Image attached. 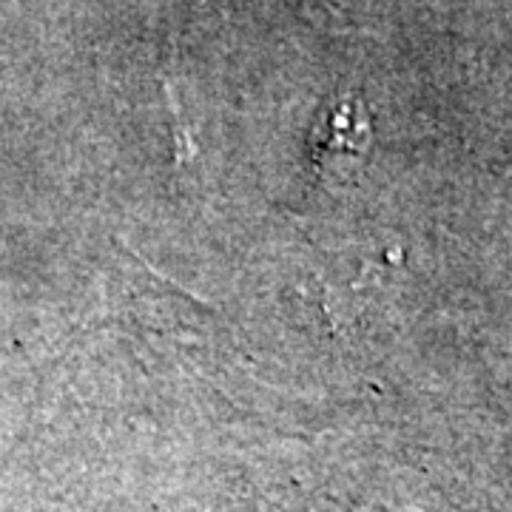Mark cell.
<instances>
[{"label":"cell","instance_id":"6da1fadb","mask_svg":"<svg viewBox=\"0 0 512 512\" xmlns=\"http://www.w3.org/2000/svg\"><path fill=\"white\" fill-rule=\"evenodd\" d=\"M356 131L367 134V117L362 106L359 103H339L322 120V131H316V146H325L333 151V148H339L345 143L348 148H353L350 134L356 137Z\"/></svg>","mask_w":512,"mask_h":512}]
</instances>
